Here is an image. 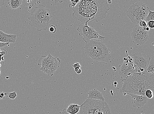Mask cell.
I'll use <instances>...</instances> for the list:
<instances>
[{
	"label": "cell",
	"mask_w": 154,
	"mask_h": 114,
	"mask_svg": "<svg viewBox=\"0 0 154 114\" xmlns=\"http://www.w3.org/2000/svg\"><path fill=\"white\" fill-rule=\"evenodd\" d=\"M71 2L69 6L70 8H73L79 2L80 0H71Z\"/></svg>",
	"instance_id": "20"
},
{
	"label": "cell",
	"mask_w": 154,
	"mask_h": 114,
	"mask_svg": "<svg viewBox=\"0 0 154 114\" xmlns=\"http://www.w3.org/2000/svg\"><path fill=\"white\" fill-rule=\"evenodd\" d=\"M72 66L74 68V69L80 68L81 67L80 64L78 62L74 64Z\"/></svg>",
	"instance_id": "25"
},
{
	"label": "cell",
	"mask_w": 154,
	"mask_h": 114,
	"mask_svg": "<svg viewBox=\"0 0 154 114\" xmlns=\"http://www.w3.org/2000/svg\"><path fill=\"white\" fill-rule=\"evenodd\" d=\"M1 69H0V74H1Z\"/></svg>",
	"instance_id": "36"
},
{
	"label": "cell",
	"mask_w": 154,
	"mask_h": 114,
	"mask_svg": "<svg viewBox=\"0 0 154 114\" xmlns=\"http://www.w3.org/2000/svg\"><path fill=\"white\" fill-rule=\"evenodd\" d=\"M149 30H150V28L149 27H148V26L147 27H146V30L147 31H149Z\"/></svg>",
	"instance_id": "33"
},
{
	"label": "cell",
	"mask_w": 154,
	"mask_h": 114,
	"mask_svg": "<svg viewBox=\"0 0 154 114\" xmlns=\"http://www.w3.org/2000/svg\"><path fill=\"white\" fill-rule=\"evenodd\" d=\"M114 84V85H116L117 84V83L116 81H115Z\"/></svg>",
	"instance_id": "34"
},
{
	"label": "cell",
	"mask_w": 154,
	"mask_h": 114,
	"mask_svg": "<svg viewBox=\"0 0 154 114\" xmlns=\"http://www.w3.org/2000/svg\"><path fill=\"white\" fill-rule=\"evenodd\" d=\"M132 59L134 66L138 73L145 72L150 60L149 56L137 52L134 53Z\"/></svg>",
	"instance_id": "8"
},
{
	"label": "cell",
	"mask_w": 154,
	"mask_h": 114,
	"mask_svg": "<svg viewBox=\"0 0 154 114\" xmlns=\"http://www.w3.org/2000/svg\"><path fill=\"white\" fill-rule=\"evenodd\" d=\"M149 8L142 2L133 3L127 12V16L131 22L138 25L140 21L144 20L148 15Z\"/></svg>",
	"instance_id": "6"
},
{
	"label": "cell",
	"mask_w": 154,
	"mask_h": 114,
	"mask_svg": "<svg viewBox=\"0 0 154 114\" xmlns=\"http://www.w3.org/2000/svg\"><path fill=\"white\" fill-rule=\"evenodd\" d=\"M23 0H9L8 4L11 9L15 10L22 5Z\"/></svg>",
	"instance_id": "15"
},
{
	"label": "cell",
	"mask_w": 154,
	"mask_h": 114,
	"mask_svg": "<svg viewBox=\"0 0 154 114\" xmlns=\"http://www.w3.org/2000/svg\"><path fill=\"white\" fill-rule=\"evenodd\" d=\"M146 72L150 74H154V58L152 57L151 60H150L148 66L146 71Z\"/></svg>",
	"instance_id": "16"
},
{
	"label": "cell",
	"mask_w": 154,
	"mask_h": 114,
	"mask_svg": "<svg viewBox=\"0 0 154 114\" xmlns=\"http://www.w3.org/2000/svg\"><path fill=\"white\" fill-rule=\"evenodd\" d=\"M80 106L78 104H70L67 109L66 112L70 114H76L79 112Z\"/></svg>",
	"instance_id": "14"
},
{
	"label": "cell",
	"mask_w": 154,
	"mask_h": 114,
	"mask_svg": "<svg viewBox=\"0 0 154 114\" xmlns=\"http://www.w3.org/2000/svg\"><path fill=\"white\" fill-rule=\"evenodd\" d=\"M53 1H54L55 4L58 3H62L63 2V0H53Z\"/></svg>",
	"instance_id": "31"
},
{
	"label": "cell",
	"mask_w": 154,
	"mask_h": 114,
	"mask_svg": "<svg viewBox=\"0 0 154 114\" xmlns=\"http://www.w3.org/2000/svg\"><path fill=\"white\" fill-rule=\"evenodd\" d=\"M6 96L10 99H15L17 97V94L16 91L8 92L7 93Z\"/></svg>",
	"instance_id": "18"
},
{
	"label": "cell",
	"mask_w": 154,
	"mask_h": 114,
	"mask_svg": "<svg viewBox=\"0 0 154 114\" xmlns=\"http://www.w3.org/2000/svg\"><path fill=\"white\" fill-rule=\"evenodd\" d=\"M66 109H63L62 111L60 112L59 114H70L68 113L66 111ZM76 114H80L79 112H78Z\"/></svg>",
	"instance_id": "27"
},
{
	"label": "cell",
	"mask_w": 154,
	"mask_h": 114,
	"mask_svg": "<svg viewBox=\"0 0 154 114\" xmlns=\"http://www.w3.org/2000/svg\"><path fill=\"white\" fill-rule=\"evenodd\" d=\"M107 2L109 4H111L112 3V0H107Z\"/></svg>",
	"instance_id": "32"
},
{
	"label": "cell",
	"mask_w": 154,
	"mask_h": 114,
	"mask_svg": "<svg viewBox=\"0 0 154 114\" xmlns=\"http://www.w3.org/2000/svg\"><path fill=\"white\" fill-rule=\"evenodd\" d=\"M88 98L93 99L99 100L102 101H105V98L101 92L96 89L89 90L88 92Z\"/></svg>",
	"instance_id": "13"
},
{
	"label": "cell",
	"mask_w": 154,
	"mask_h": 114,
	"mask_svg": "<svg viewBox=\"0 0 154 114\" xmlns=\"http://www.w3.org/2000/svg\"><path fill=\"white\" fill-rule=\"evenodd\" d=\"M131 35L132 43L138 46L144 44L149 38L148 32L144 31L142 27L137 24L134 27Z\"/></svg>",
	"instance_id": "9"
},
{
	"label": "cell",
	"mask_w": 154,
	"mask_h": 114,
	"mask_svg": "<svg viewBox=\"0 0 154 114\" xmlns=\"http://www.w3.org/2000/svg\"><path fill=\"white\" fill-rule=\"evenodd\" d=\"M145 96L147 98L152 99L153 97V91L149 89L146 90L145 92Z\"/></svg>",
	"instance_id": "19"
},
{
	"label": "cell",
	"mask_w": 154,
	"mask_h": 114,
	"mask_svg": "<svg viewBox=\"0 0 154 114\" xmlns=\"http://www.w3.org/2000/svg\"><path fill=\"white\" fill-rule=\"evenodd\" d=\"M73 11L75 20L85 24L98 22L105 18L110 8L107 0H80L76 6L70 8Z\"/></svg>",
	"instance_id": "1"
},
{
	"label": "cell",
	"mask_w": 154,
	"mask_h": 114,
	"mask_svg": "<svg viewBox=\"0 0 154 114\" xmlns=\"http://www.w3.org/2000/svg\"><path fill=\"white\" fill-rule=\"evenodd\" d=\"M138 25L142 27L148 26V23L145 20L140 21Z\"/></svg>",
	"instance_id": "21"
},
{
	"label": "cell",
	"mask_w": 154,
	"mask_h": 114,
	"mask_svg": "<svg viewBox=\"0 0 154 114\" xmlns=\"http://www.w3.org/2000/svg\"><path fill=\"white\" fill-rule=\"evenodd\" d=\"M32 6L31 5H29L28 6V8L29 9H31L32 8Z\"/></svg>",
	"instance_id": "35"
},
{
	"label": "cell",
	"mask_w": 154,
	"mask_h": 114,
	"mask_svg": "<svg viewBox=\"0 0 154 114\" xmlns=\"http://www.w3.org/2000/svg\"><path fill=\"white\" fill-rule=\"evenodd\" d=\"M16 35L7 34L0 30V42L14 43L16 42Z\"/></svg>",
	"instance_id": "12"
},
{
	"label": "cell",
	"mask_w": 154,
	"mask_h": 114,
	"mask_svg": "<svg viewBox=\"0 0 154 114\" xmlns=\"http://www.w3.org/2000/svg\"><path fill=\"white\" fill-rule=\"evenodd\" d=\"M7 93H5L4 92L1 91L0 92V100L5 99V96H6Z\"/></svg>",
	"instance_id": "24"
},
{
	"label": "cell",
	"mask_w": 154,
	"mask_h": 114,
	"mask_svg": "<svg viewBox=\"0 0 154 114\" xmlns=\"http://www.w3.org/2000/svg\"><path fill=\"white\" fill-rule=\"evenodd\" d=\"M53 17L50 10L40 5L35 7L28 19L31 27H35L38 31H41L47 30L49 24L52 22Z\"/></svg>",
	"instance_id": "4"
},
{
	"label": "cell",
	"mask_w": 154,
	"mask_h": 114,
	"mask_svg": "<svg viewBox=\"0 0 154 114\" xmlns=\"http://www.w3.org/2000/svg\"><path fill=\"white\" fill-rule=\"evenodd\" d=\"M10 43H2L0 42V48H3L6 47V46L9 45Z\"/></svg>",
	"instance_id": "26"
},
{
	"label": "cell",
	"mask_w": 154,
	"mask_h": 114,
	"mask_svg": "<svg viewBox=\"0 0 154 114\" xmlns=\"http://www.w3.org/2000/svg\"><path fill=\"white\" fill-rule=\"evenodd\" d=\"M88 21H87L85 24H81L77 28V30L79 33V35L80 36H83V40L85 43L94 39L104 40L105 37L100 35L98 32L94 30V26H89L88 24Z\"/></svg>",
	"instance_id": "7"
},
{
	"label": "cell",
	"mask_w": 154,
	"mask_h": 114,
	"mask_svg": "<svg viewBox=\"0 0 154 114\" xmlns=\"http://www.w3.org/2000/svg\"><path fill=\"white\" fill-rule=\"evenodd\" d=\"M5 0H0V7L5 5Z\"/></svg>",
	"instance_id": "30"
},
{
	"label": "cell",
	"mask_w": 154,
	"mask_h": 114,
	"mask_svg": "<svg viewBox=\"0 0 154 114\" xmlns=\"http://www.w3.org/2000/svg\"><path fill=\"white\" fill-rule=\"evenodd\" d=\"M1 66V64H0V67Z\"/></svg>",
	"instance_id": "38"
},
{
	"label": "cell",
	"mask_w": 154,
	"mask_h": 114,
	"mask_svg": "<svg viewBox=\"0 0 154 114\" xmlns=\"http://www.w3.org/2000/svg\"><path fill=\"white\" fill-rule=\"evenodd\" d=\"M123 83L120 92L124 96L127 94L145 96L146 90L154 91V74L146 71L130 75Z\"/></svg>",
	"instance_id": "2"
},
{
	"label": "cell",
	"mask_w": 154,
	"mask_h": 114,
	"mask_svg": "<svg viewBox=\"0 0 154 114\" xmlns=\"http://www.w3.org/2000/svg\"><path fill=\"white\" fill-rule=\"evenodd\" d=\"M117 69L122 81H124L130 75L138 73L132 62V58L128 60H124L123 63L118 67Z\"/></svg>",
	"instance_id": "10"
},
{
	"label": "cell",
	"mask_w": 154,
	"mask_h": 114,
	"mask_svg": "<svg viewBox=\"0 0 154 114\" xmlns=\"http://www.w3.org/2000/svg\"><path fill=\"white\" fill-rule=\"evenodd\" d=\"M49 30L50 31L53 33H55L57 31L56 26L53 25L50 27Z\"/></svg>",
	"instance_id": "22"
},
{
	"label": "cell",
	"mask_w": 154,
	"mask_h": 114,
	"mask_svg": "<svg viewBox=\"0 0 154 114\" xmlns=\"http://www.w3.org/2000/svg\"><path fill=\"white\" fill-rule=\"evenodd\" d=\"M132 98L131 103L134 108H140L143 106L147 102V98L145 96H143L132 94H127Z\"/></svg>",
	"instance_id": "11"
},
{
	"label": "cell",
	"mask_w": 154,
	"mask_h": 114,
	"mask_svg": "<svg viewBox=\"0 0 154 114\" xmlns=\"http://www.w3.org/2000/svg\"><path fill=\"white\" fill-rule=\"evenodd\" d=\"M80 114H111L109 106L105 101L88 98L80 106Z\"/></svg>",
	"instance_id": "5"
},
{
	"label": "cell",
	"mask_w": 154,
	"mask_h": 114,
	"mask_svg": "<svg viewBox=\"0 0 154 114\" xmlns=\"http://www.w3.org/2000/svg\"><path fill=\"white\" fill-rule=\"evenodd\" d=\"M144 20L147 23L149 21H154V11L149 10L148 15L146 16Z\"/></svg>",
	"instance_id": "17"
},
{
	"label": "cell",
	"mask_w": 154,
	"mask_h": 114,
	"mask_svg": "<svg viewBox=\"0 0 154 114\" xmlns=\"http://www.w3.org/2000/svg\"><path fill=\"white\" fill-rule=\"evenodd\" d=\"M84 48L87 56L95 62H107L110 60L112 51L99 40H91L85 43Z\"/></svg>",
	"instance_id": "3"
},
{
	"label": "cell",
	"mask_w": 154,
	"mask_h": 114,
	"mask_svg": "<svg viewBox=\"0 0 154 114\" xmlns=\"http://www.w3.org/2000/svg\"><path fill=\"white\" fill-rule=\"evenodd\" d=\"M74 69L75 72H76L77 74H80L82 72V70L80 68H76Z\"/></svg>",
	"instance_id": "29"
},
{
	"label": "cell",
	"mask_w": 154,
	"mask_h": 114,
	"mask_svg": "<svg viewBox=\"0 0 154 114\" xmlns=\"http://www.w3.org/2000/svg\"><path fill=\"white\" fill-rule=\"evenodd\" d=\"M1 50H0V57L7 54V52L6 50H4L1 52Z\"/></svg>",
	"instance_id": "28"
},
{
	"label": "cell",
	"mask_w": 154,
	"mask_h": 114,
	"mask_svg": "<svg viewBox=\"0 0 154 114\" xmlns=\"http://www.w3.org/2000/svg\"><path fill=\"white\" fill-rule=\"evenodd\" d=\"M114 87H116V85H115Z\"/></svg>",
	"instance_id": "37"
},
{
	"label": "cell",
	"mask_w": 154,
	"mask_h": 114,
	"mask_svg": "<svg viewBox=\"0 0 154 114\" xmlns=\"http://www.w3.org/2000/svg\"><path fill=\"white\" fill-rule=\"evenodd\" d=\"M148 26L150 28H154V21H150L148 23Z\"/></svg>",
	"instance_id": "23"
}]
</instances>
